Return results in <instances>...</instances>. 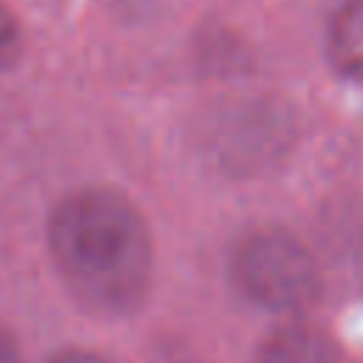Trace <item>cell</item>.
Returning a JSON list of instances; mask_svg holds the SVG:
<instances>
[{"instance_id": "cell-1", "label": "cell", "mask_w": 363, "mask_h": 363, "mask_svg": "<svg viewBox=\"0 0 363 363\" xmlns=\"http://www.w3.org/2000/svg\"><path fill=\"white\" fill-rule=\"evenodd\" d=\"M48 252L65 289L91 312L128 315L150 289V230L119 190L68 193L48 218Z\"/></svg>"}, {"instance_id": "cell-2", "label": "cell", "mask_w": 363, "mask_h": 363, "mask_svg": "<svg viewBox=\"0 0 363 363\" xmlns=\"http://www.w3.org/2000/svg\"><path fill=\"white\" fill-rule=\"evenodd\" d=\"M235 289L267 312H301L320 295V269L312 252L286 230L247 233L230 252Z\"/></svg>"}, {"instance_id": "cell-3", "label": "cell", "mask_w": 363, "mask_h": 363, "mask_svg": "<svg viewBox=\"0 0 363 363\" xmlns=\"http://www.w3.org/2000/svg\"><path fill=\"white\" fill-rule=\"evenodd\" d=\"M326 51L332 65L363 82V0H340L326 23Z\"/></svg>"}, {"instance_id": "cell-4", "label": "cell", "mask_w": 363, "mask_h": 363, "mask_svg": "<svg viewBox=\"0 0 363 363\" xmlns=\"http://www.w3.org/2000/svg\"><path fill=\"white\" fill-rule=\"evenodd\" d=\"M255 363H340L326 335L312 326H284L267 337Z\"/></svg>"}, {"instance_id": "cell-5", "label": "cell", "mask_w": 363, "mask_h": 363, "mask_svg": "<svg viewBox=\"0 0 363 363\" xmlns=\"http://www.w3.org/2000/svg\"><path fill=\"white\" fill-rule=\"evenodd\" d=\"M20 57V26L11 9L0 0V71L9 68Z\"/></svg>"}, {"instance_id": "cell-6", "label": "cell", "mask_w": 363, "mask_h": 363, "mask_svg": "<svg viewBox=\"0 0 363 363\" xmlns=\"http://www.w3.org/2000/svg\"><path fill=\"white\" fill-rule=\"evenodd\" d=\"M0 363H20V346L3 323H0Z\"/></svg>"}, {"instance_id": "cell-7", "label": "cell", "mask_w": 363, "mask_h": 363, "mask_svg": "<svg viewBox=\"0 0 363 363\" xmlns=\"http://www.w3.org/2000/svg\"><path fill=\"white\" fill-rule=\"evenodd\" d=\"M48 363H108V360L99 357V354H94V352L71 349V352H60V354H54Z\"/></svg>"}]
</instances>
